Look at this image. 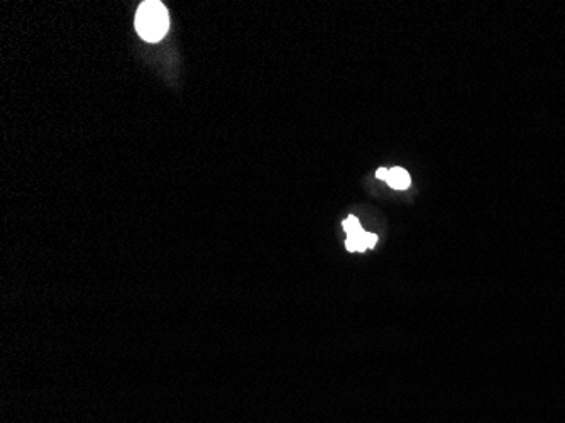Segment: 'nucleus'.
<instances>
[{
    "label": "nucleus",
    "mask_w": 565,
    "mask_h": 423,
    "mask_svg": "<svg viewBox=\"0 0 565 423\" xmlns=\"http://www.w3.org/2000/svg\"><path fill=\"white\" fill-rule=\"evenodd\" d=\"M368 234L369 232H357L354 236H349V239L345 241V247L354 253V251H364V249H369V239H368Z\"/></svg>",
    "instance_id": "nucleus-3"
},
{
    "label": "nucleus",
    "mask_w": 565,
    "mask_h": 423,
    "mask_svg": "<svg viewBox=\"0 0 565 423\" xmlns=\"http://www.w3.org/2000/svg\"><path fill=\"white\" fill-rule=\"evenodd\" d=\"M376 177H378L379 180H385V182H387V177H389V169H387V168H379L378 173H376Z\"/></svg>",
    "instance_id": "nucleus-5"
},
{
    "label": "nucleus",
    "mask_w": 565,
    "mask_h": 423,
    "mask_svg": "<svg viewBox=\"0 0 565 423\" xmlns=\"http://www.w3.org/2000/svg\"><path fill=\"white\" fill-rule=\"evenodd\" d=\"M170 28L168 11L161 2H143L135 14V30L143 39L156 43Z\"/></svg>",
    "instance_id": "nucleus-1"
},
{
    "label": "nucleus",
    "mask_w": 565,
    "mask_h": 423,
    "mask_svg": "<svg viewBox=\"0 0 565 423\" xmlns=\"http://www.w3.org/2000/svg\"><path fill=\"white\" fill-rule=\"evenodd\" d=\"M387 182L395 190H404L410 186V175L403 168H391Z\"/></svg>",
    "instance_id": "nucleus-2"
},
{
    "label": "nucleus",
    "mask_w": 565,
    "mask_h": 423,
    "mask_svg": "<svg viewBox=\"0 0 565 423\" xmlns=\"http://www.w3.org/2000/svg\"><path fill=\"white\" fill-rule=\"evenodd\" d=\"M343 230L347 232V236H354L357 232H361V224L357 220L356 217H349L343 220Z\"/></svg>",
    "instance_id": "nucleus-4"
}]
</instances>
